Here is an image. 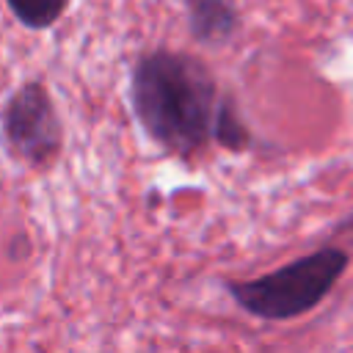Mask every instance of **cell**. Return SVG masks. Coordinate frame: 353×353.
<instances>
[{
  "label": "cell",
  "mask_w": 353,
  "mask_h": 353,
  "mask_svg": "<svg viewBox=\"0 0 353 353\" xmlns=\"http://www.w3.org/2000/svg\"><path fill=\"white\" fill-rule=\"evenodd\" d=\"M130 97L138 124L171 154H196L215 138L223 102L210 69L188 52L154 50L141 55Z\"/></svg>",
  "instance_id": "1"
},
{
  "label": "cell",
  "mask_w": 353,
  "mask_h": 353,
  "mask_svg": "<svg viewBox=\"0 0 353 353\" xmlns=\"http://www.w3.org/2000/svg\"><path fill=\"white\" fill-rule=\"evenodd\" d=\"M347 268V254L323 248L301 256L268 276L251 281H229L226 290L240 309L262 320H290L317 306Z\"/></svg>",
  "instance_id": "2"
},
{
  "label": "cell",
  "mask_w": 353,
  "mask_h": 353,
  "mask_svg": "<svg viewBox=\"0 0 353 353\" xmlns=\"http://www.w3.org/2000/svg\"><path fill=\"white\" fill-rule=\"evenodd\" d=\"M0 135L8 154L25 165H50L63 143L61 119L41 83L19 85L0 110Z\"/></svg>",
  "instance_id": "3"
},
{
  "label": "cell",
  "mask_w": 353,
  "mask_h": 353,
  "mask_svg": "<svg viewBox=\"0 0 353 353\" xmlns=\"http://www.w3.org/2000/svg\"><path fill=\"white\" fill-rule=\"evenodd\" d=\"M193 30L204 41H221L234 30V14L223 0H190Z\"/></svg>",
  "instance_id": "4"
},
{
  "label": "cell",
  "mask_w": 353,
  "mask_h": 353,
  "mask_svg": "<svg viewBox=\"0 0 353 353\" xmlns=\"http://www.w3.org/2000/svg\"><path fill=\"white\" fill-rule=\"evenodd\" d=\"M6 3L25 28L41 30L61 19L69 0H6Z\"/></svg>",
  "instance_id": "5"
}]
</instances>
